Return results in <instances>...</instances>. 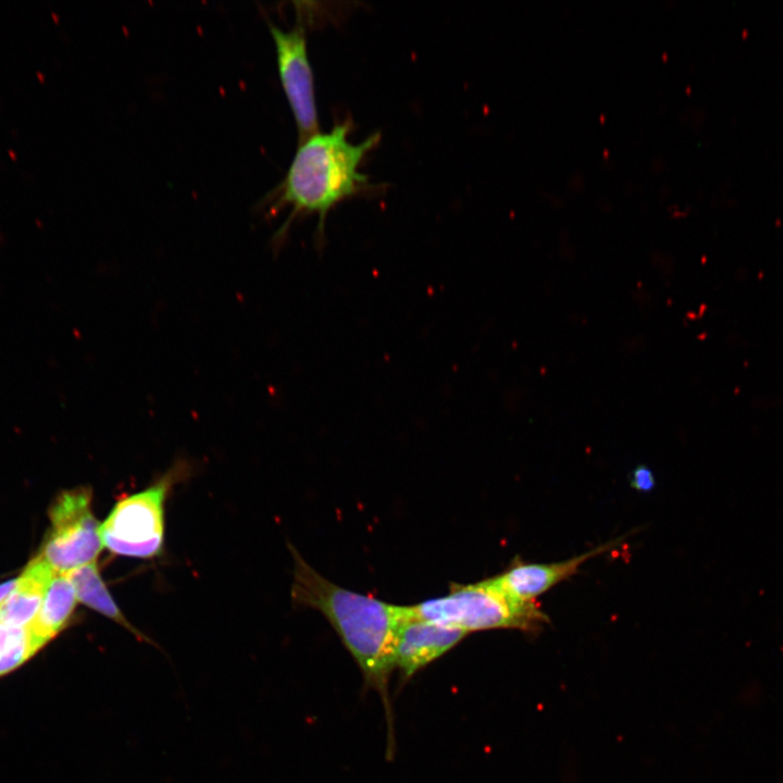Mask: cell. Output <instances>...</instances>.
Segmentation results:
<instances>
[{
    "label": "cell",
    "instance_id": "1",
    "mask_svg": "<svg viewBox=\"0 0 783 783\" xmlns=\"http://www.w3.org/2000/svg\"><path fill=\"white\" fill-rule=\"evenodd\" d=\"M294 558L291 598L300 606L319 610L337 632L358 663L368 685L383 698L390 714L388 679L395 669L397 635L409 617V606H399L357 593L328 581L289 544Z\"/></svg>",
    "mask_w": 783,
    "mask_h": 783
},
{
    "label": "cell",
    "instance_id": "2",
    "mask_svg": "<svg viewBox=\"0 0 783 783\" xmlns=\"http://www.w3.org/2000/svg\"><path fill=\"white\" fill-rule=\"evenodd\" d=\"M349 130L348 123H337L331 130L318 132L299 142L284 179L268 198L269 214L290 208L286 222L274 235L276 248L286 238L291 222L310 214L318 216L315 243L322 248L328 212L366 185L360 165L378 142L380 134L352 144Z\"/></svg>",
    "mask_w": 783,
    "mask_h": 783
},
{
    "label": "cell",
    "instance_id": "3",
    "mask_svg": "<svg viewBox=\"0 0 783 783\" xmlns=\"http://www.w3.org/2000/svg\"><path fill=\"white\" fill-rule=\"evenodd\" d=\"M409 607L417 618L467 634L497 629L537 633L549 622L536 601L512 599L493 577L470 584H450L446 595Z\"/></svg>",
    "mask_w": 783,
    "mask_h": 783
},
{
    "label": "cell",
    "instance_id": "4",
    "mask_svg": "<svg viewBox=\"0 0 783 783\" xmlns=\"http://www.w3.org/2000/svg\"><path fill=\"white\" fill-rule=\"evenodd\" d=\"M187 470L185 461L176 462L149 487L122 497L101 523L103 548L123 557L159 556L164 546L166 499Z\"/></svg>",
    "mask_w": 783,
    "mask_h": 783
},
{
    "label": "cell",
    "instance_id": "5",
    "mask_svg": "<svg viewBox=\"0 0 783 783\" xmlns=\"http://www.w3.org/2000/svg\"><path fill=\"white\" fill-rule=\"evenodd\" d=\"M89 487L62 492L49 509L50 529L39 557L57 573L66 574L96 562L103 548Z\"/></svg>",
    "mask_w": 783,
    "mask_h": 783
},
{
    "label": "cell",
    "instance_id": "6",
    "mask_svg": "<svg viewBox=\"0 0 783 783\" xmlns=\"http://www.w3.org/2000/svg\"><path fill=\"white\" fill-rule=\"evenodd\" d=\"M269 28L275 47L281 85L294 115L300 142L319 132L314 76L303 26L283 30L270 22Z\"/></svg>",
    "mask_w": 783,
    "mask_h": 783
},
{
    "label": "cell",
    "instance_id": "7",
    "mask_svg": "<svg viewBox=\"0 0 783 783\" xmlns=\"http://www.w3.org/2000/svg\"><path fill=\"white\" fill-rule=\"evenodd\" d=\"M621 539L559 562L525 563L515 558L504 572L493 576V580L512 599L522 602L536 601L538 596L574 575L582 563L616 547Z\"/></svg>",
    "mask_w": 783,
    "mask_h": 783
},
{
    "label": "cell",
    "instance_id": "8",
    "mask_svg": "<svg viewBox=\"0 0 783 783\" xmlns=\"http://www.w3.org/2000/svg\"><path fill=\"white\" fill-rule=\"evenodd\" d=\"M467 635L461 630L417 618L410 609V614L401 624L397 635L395 668L399 669L402 679L408 680L455 647Z\"/></svg>",
    "mask_w": 783,
    "mask_h": 783
},
{
    "label": "cell",
    "instance_id": "9",
    "mask_svg": "<svg viewBox=\"0 0 783 783\" xmlns=\"http://www.w3.org/2000/svg\"><path fill=\"white\" fill-rule=\"evenodd\" d=\"M54 571L38 556L33 559L8 597L0 604V624L26 627L35 619Z\"/></svg>",
    "mask_w": 783,
    "mask_h": 783
},
{
    "label": "cell",
    "instance_id": "10",
    "mask_svg": "<svg viewBox=\"0 0 783 783\" xmlns=\"http://www.w3.org/2000/svg\"><path fill=\"white\" fill-rule=\"evenodd\" d=\"M77 601L70 579L65 574L54 572L47 584L37 614L27 626L41 648L69 626Z\"/></svg>",
    "mask_w": 783,
    "mask_h": 783
},
{
    "label": "cell",
    "instance_id": "11",
    "mask_svg": "<svg viewBox=\"0 0 783 783\" xmlns=\"http://www.w3.org/2000/svg\"><path fill=\"white\" fill-rule=\"evenodd\" d=\"M72 582L77 600L124 627L138 639L150 642L122 612L108 589L96 562L83 566L65 574Z\"/></svg>",
    "mask_w": 783,
    "mask_h": 783
},
{
    "label": "cell",
    "instance_id": "12",
    "mask_svg": "<svg viewBox=\"0 0 783 783\" xmlns=\"http://www.w3.org/2000/svg\"><path fill=\"white\" fill-rule=\"evenodd\" d=\"M41 647L28 627H9L7 641L0 651V676L15 670Z\"/></svg>",
    "mask_w": 783,
    "mask_h": 783
},
{
    "label": "cell",
    "instance_id": "13",
    "mask_svg": "<svg viewBox=\"0 0 783 783\" xmlns=\"http://www.w3.org/2000/svg\"><path fill=\"white\" fill-rule=\"evenodd\" d=\"M631 485L638 492H650L655 487L652 471L646 465L636 467L631 475Z\"/></svg>",
    "mask_w": 783,
    "mask_h": 783
},
{
    "label": "cell",
    "instance_id": "14",
    "mask_svg": "<svg viewBox=\"0 0 783 783\" xmlns=\"http://www.w3.org/2000/svg\"><path fill=\"white\" fill-rule=\"evenodd\" d=\"M16 584V580H11L0 584V604L8 597Z\"/></svg>",
    "mask_w": 783,
    "mask_h": 783
},
{
    "label": "cell",
    "instance_id": "15",
    "mask_svg": "<svg viewBox=\"0 0 783 783\" xmlns=\"http://www.w3.org/2000/svg\"><path fill=\"white\" fill-rule=\"evenodd\" d=\"M8 634H9V627L0 624V651L7 641Z\"/></svg>",
    "mask_w": 783,
    "mask_h": 783
}]
</instances>
